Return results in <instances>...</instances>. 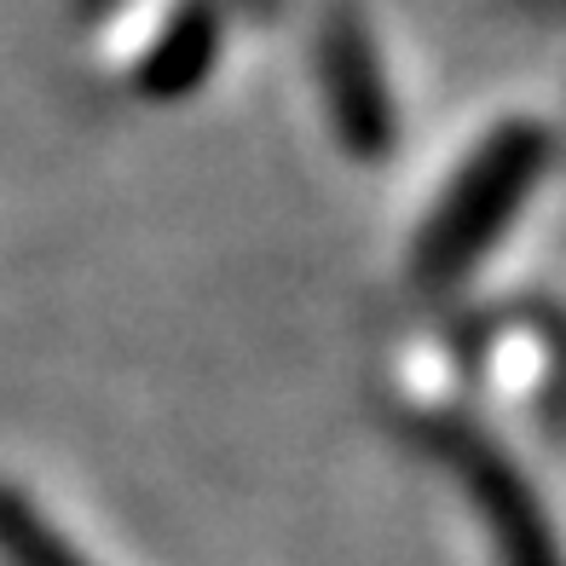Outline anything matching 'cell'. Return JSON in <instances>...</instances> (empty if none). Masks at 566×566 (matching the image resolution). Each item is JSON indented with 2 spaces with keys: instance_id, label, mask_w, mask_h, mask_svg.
I'll return each mask as SVG.
<instances>
[{
  "instance_id": "obj_4",
  "label": "cell",
  "mask_w": 566,
  "mask_h": 566,
  "mask_svg": "<svg viewBox=\"0 0 566 566\" xmlns=\"http://www.w3.org/2000/svg\"><path fill=\"white\" fill-rule=\"evenodd\" d=\"M0 560L7 566H82V555L59 532H46V521L12 485H0Z\"/></svg>"
},
{
  "instance_id": "obj_3",
  "label": "cell",
  "mask_w": 566,
  "mask_h": 566,
  "mask_svg": "<svg viewBox=\"0 0 566 566\" xmlns=\"http://www.w3.org/2000/svg\"><path fill=\"white\" fill-rule=\"evenodd\" d=\"M324 70H329V105L342 116V134L353 150H381L388 145V98L376 82V59L358 23L342 18L324 41Z\"/></svg>"
},
{
  "instance_id": "obj_1",
  "label": "cell",
  "mask_w": 566,
  "mask_h": 566,
  "mask_svg": "<svg viewBox=\"0 0 566 566\" xmlns=\"http://www.w3.org/2000/svg\"><path fill=\"white\" fill-rule=\"evenodd\" d=\"M537 163H544V139L526 127H509L492 145L480 150V163L457 179V191L446 197L440 220L422 238V272L428 277H451L457 266L474 261L480 243L497 238V226L509 220V209L526 197Z\"/></svg>"
},
{
  "instance_id": "obj_2",
  "label": "cell",
  "mask_w": 566,
  "mask_h": 566,
  "mask_svg": "<svg viewBox=\"0 0 566 566\" xmlns=\"http://www.w3.org/2000/svg\"><path fill=\"white\" fill-rule=\"evenodd\" d=\"M451 451L462 462L469 492L485 509V521H492V537H497L503 560L509 566H560L549 532H544V514H537V503L526 497V480L485 451V440H457Z\"/></svg>"
}]
</instances>
